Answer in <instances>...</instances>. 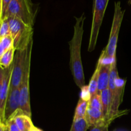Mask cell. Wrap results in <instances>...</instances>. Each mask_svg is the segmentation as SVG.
Returning <instances> with one entry per match:
<instances>
[{
    "label": "cell",
    "mask_w": 131,
    "mask_h": 131,
    "mask_svg": "<svg viewBox=\"0 0 131 131\" xmlns=\"http://www.w3.org/2000/svg\"><path fill=\"white\" fill-rule=\"evenodd\" d=\"M86 17L84 14L79 17H75V24L74 28V35L69 42L70 52V68L74 81L80 89L85 86L84 74L81 60V43L84 32V23Z\"/></svg>",
    "instance_id": "cell-1"
},
{
    "label": "cell",
    "mask_w": 131,
    "mask_h": 131,
    "mask_svg": "<svg viewBox=\"0 0 131 131\" xmlns=\"http://www.w3.org/2000/svg\"><path fill=\"white\" fill-rule=\"evenodd\" d=\"M125 80L119 78L116 68V59L111 63V72H110L109 87L111 97V107L110 113V120L112 122L115 118L126 114L127 110L120 111L119 106L122 103L124 95Z\"/></svg>",
    "instance_id": "cell-2"
},
{
    "label": "cell",
    "mask_w": 131,
    "mask_h": 131,
    "mask_svg": "<svg viewBox=\"0 0 131 131\" xmlns=\"http://www.w3.org/2000/svg\"><path fill=\"white\" fill-rule=\"evenodd\" d=\"M125 10L121 6V3L116 1L115 3V12L113 20L108 43L106 49L102 52L99 61L102 63H111L116 59V51L118 38L120 27L124 18Z\"/></svg>",
    "instance_id": "cell-3"
},
{
    "label": "cell",
    "mask_w": 131,
    "mask_h": 131,
    "mask_svg": "<svg viewBox=\"0 0 131 131\" xmlns=\"http://www.w3.org/2000/svg\"><path fill=\"white\" fill-rule=\"evenodd\" d=\"M6 18L8 20L10 35L13 38L15 51L27 49L29 43L33 40V27L27 25L15 17Z\"/></svg>",
    "instance_id": "cell-4"
},
{
    "label": "cell",
    "mask_w": 131,
    "mask_h": 131,
    "mask_svg": "<svg viewBox=\"0 0 131 131\" xmlns=\"http://www.w3.org/2000/svg\"><path fill=\"white\" fill-rule=\"evenodd\" d=\"M36 12L31 0H12L6 14L8 17H15L29 26L33 27Z\"/></svg>",
    "instance_id": "cell-5"
},
{
    "label": "cell",
    "mask_w": 131,
    "mask_h": 131,
    "mask_svg": "<svg viewBox=\"0 0 131 131\" xmlns=\"http://www.w3.org/2000/svg\"><path fill=\"white\" fill-rule=\"evenodd\" d=\"M33 40L27 49V56L23 72L21 83L19 86L20 92V109L23 113L31 117L30 99H29V75H30L31 56Z\"/></svg>",
    "instance_id": "cell-6"
},
{
    "label": "cell",
    "mask_w": 131,
    "mask_h": 131,
    "mask_svg": "<svg viewBox=\"0 0 131 131\" xmlns=\"http://www.w3.org/2000/svg\"><path fill=\"white\" fill-rule=\"evenodd\" d=\"M109 0H93V19L88 44V51L92 52L97 45L100 28L102 25Z\"/></svg>",
    "instance_id": "cell-7"
},
{
    "label": "cell",
    "mask_w": 131,
    "mask_h": 131,
    "mask_svg": "<svg viewBox=\"0 0 131 131\" xmlns=\"http://www.w3.org/2000/svg\"><path fill=\"white\" fill-rule=\"evenodd\" d=\"M26 56L27 49L24 51H15L13 61L10 88H19L20 86L25 66Z\"/></svg>",
    "instance_id": "cell-8"
},
{
    "label": "cell",
    "mask_w": 131,
    "mask_h": 131,
    "mask_svg": "<svg viewBox=\"0 0 131 131\" xmlns=\"http://www.w3.org/2000/svg\"><path fill=\"white\" fill-rule=\"evenodd\" d=\"M20 109V92L19 87L15 88H10L8 95L6 100L4 111L2 124H6V122L15 116Z\"/></svg>",
    "instance_id": "cell-9"
},
{
    "label": "cell",
    "mask_w": 131,
    "mask_h": 131,
    "mask_svg": "<svg viewBox=\"0 0 131 131\" xmlns=\"http://www.w3.org/2000/svg\"><path fill=\"white\" fill-rule=\"evenodd\" d=\"M13 69V63L10 67L4 68L3 80L2 90H1V100H0V115H1V122L3 118L4 111H5V104L10 91V81H11L12 72Z\"/></svg>",
    "instance_id": "cell-10"
},
{
    "label": "cell",
    "mask_w": 131,
    "mask_h": 131,
    "mask_svg": "<svg viewBox=\"0 0 131 131\" xmlns=\"http://www.w3.org/2000/svg\"><path fill=\"white\" fill-rule=\"evenodd\" d=\"M84 118L88 123L89 127L92 128L103 125H110L106 121L102 111L90 106H88Z\"/></svg>",
    "instance_id": "cell-11"
},
{
    "label": "cell",
    "mask_w": 131,
    "mask_h": 131,
    "mask_svg": "<svg viewBox=\"0 0 131 131\" xmlns=\"http://www.w3.org/2000/svg\"><path fill=\"white\" fill-rule=\"evenodd\" d=\"M99 63V74L98 93H101L102 91L107 89L110 83V72H111V63H102L98 61Z\"/></svg>",
    "instance_id": "cell-12"
},
{
    "label": "cell",
    "mask_w": 131,
    "mask_h": 131,
    "mask_svg": "<svg viewBox=\"0 0 131 131\" xmlns=\"http://www.w3.org/2000/svg\"><path fill=\"white\" fill-rule=\"evenodd\" d=\"M14 118L20 131H31L35 127L31 117L23 113L21 110L14 116Z\"/></svg>",
    "instance_id": "cell-13"
},
{
    "label": "cell",
    "mask_w": 131,
    "mask_h": 131,
    "mask_svg": "<svg viewBox=\"0 0 131 131\" xmlns=\"http://www.w3.org/2000/svg\"><path fill=\"white\" fill-rule=\"evenodd\" d=\"M101 99L102 102V113L104 116L106 121L110 125L111 124L110 120V113L111 107V93L109 88L104 90L101 92Z\"/></svg>",
    "instance_id": "cell-14"
},
{
    "label": "cell",
    "mask_w": 131,
    "mask_h": 131,
    "mask_svg": "<svg viewBox=\"0 0 131 131\" xmlns=\"http://www.w3.org/2000/svg\"><path fill=\"white\" fill-rule=\"evenodd\" d=\"M88 103H89V100L80 97L75 108L73 120L84 118L85 117L86 113L88 107Z\"/></svg>",
    "instance_id": "cell-15"
},
{
    "label": "cell",
    "mask_w": 131,
    "mask_h": 131,
    "mask_svg": "<svg viewBox=\"0 0 131 131\" xmlns=\"http://www.w3.org/2000/svg\"><path fill=\"white\" fill-rule=\"evenodd\" d=\"M99 63H97L95 70L92 76L89 84H88V90H89L90 95L92 96L96 94L98 91V83H99Z\"/></svg>",
    "instance_id": "cell-16"
},
{
    "label": "cell",
    "mask_w": 131,
    "mask_h": 131,
    "mask_svg": "<svg viewBox=\"0 0 131 131\" xmlns=\"http://www.w3.org/2000/svg\"><path fill=\"white\" fill-rule=\"evenodd\" d=\"M15 49L14 47L6 51L0 58V66L3 68H7L12 64L14 59Z\"/></svg>",
    "instance_id": "cell-17"
},
{
    "label": "cell",
    "mask_w": 131,
    "mask_h": 131,
    "mask_svg": "<svg viewBox=\"0 0 131 131\" xmlns=\"http://www.w3.org/2000/svg\"><path fill=\"white\" fill-rule=\"evenodd\" d=\"M89 127L85 118L78 119L73 120L72 125L70 128V131H86Z\"/></svg>",
    "instance_id": "cell-18"
},
{
    "label": "cell",
    "mask_w": 131,
    "mask_h": 131,
    "mask_svg": "<svg viewBox=\"0 0 131 131\" xmlns=\"http://www.w3.org/2000/svg\"><path fill=\"white\" fill-rule=\"evenodd\" d=\"M88 106L102 111V102L101 93L97 92L96 94L91 96L89 100Z\"/></svg>",
    "instance_id": "cell-19"
},
{
    "label": "cell",
    "mask_w": 131,
    "mask_h": 131,
    "mask_svg": "<svg viewBox=\"0 0 131 131\" xmlns=\"http://www.w3.org/2000/svg\"><path fill=\"white\" fill-rule=\"evenodd\" d=\"M10 35V27L7 18H5L1 20V25L0 28V38H3L6 36Z\"/></svg>",
    "instance_id": "cell-20"
},
{
    "label": "cell",
    "mask_w": 131,
    "mask_h": 131,
    "mask_svg": "<svg viewBox=\"0 0 131 131\" xmlns=\"http://www.w3.org/2000/svg\"><path fill=\"white\" fill-rule=\"evenodd\" d=\"M5 125L8 126V127L9 129V131H20L17 125L16 122H15L14 116H13L11 118L9 119V120L6 122Z\"/></svg>",
    "instance_id": "cell-21"
},
{
    "label": "cell",
    "mask_w": 131,
    "mask_h": 131,
    "mask_svg": "<svg viewBox=\"0 0 131 131\" xmlns=\"http://www.w3.org/2000/svg\"><path fill=\"white\" fill-rule=\"evenodd\" d=\"M12 0H2V12H1V20H3L6 18V12H7L8 8L9 5L11 3Z\"/></svg>",
    "instance_id": "cell-22"
},
{
    "label": "cell",
    "mask_w": 131,
    "mask_h": 131,
    "mask_svg": "<svg viewBox=\"0 0 131 131\" xmlns=\"http://www.w3.org/2000/svg\"><path fill=\"white\" fill-rule=\"evenodd\" d=\"M109 125H99V126L93 127L91 129L90 131H109L108 130Z\"/></svg>",
    "instance_id": "cell-23"
},
{
    "label": "cell",
    "mask_w": 131,
    "mask_h": 131,
    "mask_svg": "<svg viewBox=\"0 0 131 131\" xmlns=\"http://www.w3.org/2000/svg\"><path fill=\"white\" fill-rule=\"evenodd\" d=\"M8 49H7V48L6 47V46H5L4 43L3 42L2 39L0 38V58L2 57V56L3 55V54L6 52V51H8Z\"/></svg>",
    "instance_id": "cell-24"
},
{
    "label": "cell",
    "mask_w": 131,
    "mask_h": 131,
    "mask_svg": "<svg viewBox=\"0 0 131 131\" xmlns=\"http://www.w3.org/2000/svg\"><path fill=\"white\" fill-rule=\"evenodd\" d=\"M3 73H4V68L0 66V100H1V90H2L3 85Z\"/></svg>",
    "instance_id": "cell-25"
},
{
    "label": "cell",
    "mask_w": 131,
    "mask_h": 131,
    "mask_svg": "<svg viewBox=\"0 0 131 131\" xmlns=\"http://www.w3.org/2000/svg\"><path fill=\"white\" fill-rule=\"evenodd\" d=\"M4 129H5V124L1 123L0 124V131H4Z\"/></svg>",
    "instance_id": "cell-26"
},
{
    "label": "cell",
    "mask_w": 131,
    "mask_h": 131,
    "mask_svg": "<svg viewBox=\"0 0 131 131\" xmlns=\"http://www.w3.org/2000/svg\"><path fill=\"white\" fill-rule=\"evenodd\" d=\"M1 12H2V0H0V18L1 17Z\"/></svg>",
    "instance_id": "cell-27"
},
{
    "label": "cell",
    "mask_w": 131,
    "mask_h": 131,
    "mask_svg": "<svg viewBox=\"0 0 131 131\" xmlns=\"http://www.w3.org/2000/svg\"><path fill=\"white\" fill-rule=\"evenodd\" d=\"M31 131H42V130H40V129H38V128H37V127H35L33 128V129H32Z\"/></svg>",
    "instance_id": "cell-28"
},
{
    "label": "cell",
    "mask_w": 131,
    "mask_h": 131,
    "mask_svg": "<svg viewBox=\"0 0 131 131\" xmlns=\"http://www.w3.org/2000/svg\"><path fill=\"white\" fill-rule=\"evenodd\" d=\"M4 131H9V129L7 125H5V129H4Z\"/></svg>",
    "instance_id": "cell-29"
},
{
    "label": "cell",
    "mask_w": 131,
    "mask_h": 131,
    "mask_svg": "<svg viewBox=\"0 0 131 131\" xmlns=\"http://www.w3.org/2000/svg\"><path fill=\"white\" fill-rule=\"evenodd\" d=\"M1 123V115H0V124Z\"/></svg>",
    "instance_id": "cell-30"
},
{
    "label": "cell",
    "mask_w": 131,
    "mask_h": 131,
    "mask_svg": "<svg viewBox=\"0 0 131 131\" xmlns=\"http://www.w3.org/2000/svg\"><path fill=\"white\" fill-rule=\"evenodd\" d=\"M1 21L0 22V28H1Z\"/></svg>",
    "instance_id": "cell-31"
},
{
    "label": "cell",
    "mask_w": 131,
    "mask_h": 131,
    "mask_svg": "<svg viewBox=\"0 0 131 131\" xmlns=\"http://www.w3.org/2000/svg\"><path fill=\"white\" fill-rule=\"evenodd\" d=\"M1 18H0V22H1Z\"/></svg>",
    "instance_id": "cell-32"
},
{
    "label": "cell",
    "mask_w": 131,
    "mask_h": 131,
    "mask_svg": "<svg viewBox=\"0 0 131 131\" xmlns=\"http://www.w3.org/2000/svg\"><path fill=\"white\" fill-rule=\"evenodd\" d=\"M129 1H130V3H131V0H129Z\"/></svg>",
    "instance_id": "cell-33"
}]
</instances>
